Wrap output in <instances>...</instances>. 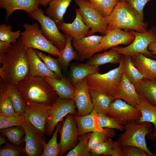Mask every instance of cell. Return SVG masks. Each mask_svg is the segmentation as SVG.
<instances>
[{
  "label": "cell",
  "mask_w": 156,
  "mask_h": 156,
  "mask_svg": "<svg viewBox=\"0 0 156 156\" xmlns=\"http://www.w3.org/2000/svg\"><path fill=\"white\" fill-rule=\"evenodd\" d=\"M26 50L29 68L28 75L44 78L49 77L61 79L49 69L36 50L31 48H27Z\"/></svg>",
  "instance_id": "d6986e66"
},
{
  "label": "cell",
  "mask_w": 156,
  "mask_h": 156,
  "mask_svg": "<svg viewBox=\"0 0 156 156\" xmlns=\"http://www.w3.org/2000/svg\"><path fill=\"white\" fill-rule=\"evenodd\" d=\"M44 78L55 91L59 98L73 99L75 87L67 79L64 77L61 79L49 77Z\"/></svg>",
  "instance_id": "603a6c76"
},
{
  "label": "cell",
  "mask_w": 156,
  "mask_h": 156,
  "mask_svg": "<svg viewBox=\"0 0 156 156\" xmlns=\"http://www.w3.org/2000/svg\"><path fill=\"white\" fill-rule=\"evenodd\" d=\"M12 46V44L10 43L0 40V55L7 53Z\"/></svg>",
  "instance_id": "c3c4849f"
},
{
  "label": "cell",
  "mask_w": 156,
  "mask_h": 156,
  "mask_svg": "<svg viewBox=\"0 0 156 156\" xmlns=\"http://www.w3.org/2000/svg\"><path fill=\"white\" fill-rule=\"evenodd\" d=\"M96 117L99 126L101 128H112L120 131L124 130V126L120 124L114 118L107 115L97 113Z\"/></svg>",
  "instance_id": "7bdbcfd3"
},
{
  "label": "cell",
  "mask_w": 156,
  "mask_h": 156,
  "mask_svg": "<svg viewBox=\"0 0 156 156\" xmlns=\"http://www.w3.org/2000/svg\"><path fill=\"white\" fill-rule=\"evenodd\" d=\"M10 25L3 23L0 25V40L10 43L16 41L21 36L20 30L12 31Z\"/></svg>",
  "instance_id": "60d3db41"
},
{
  "label": "cell",
  "mask_w": 156,
  "mask_h": 156,
  "mask_svg": "<svg viewBox=\"0 0 156 156\" xmlns=\"http://www.w3.org/2000/svg\"><path fill=\"white\" fill-rule=\"evenodd\" d=\"M25 120L29 122L43 135H46V125L51 106L29 101L25 102Z\"/></svg>",
  "instance_id": "8fae6325"
},
{
  "label": "cell",
  "mask_w": 156,
  "mask_h": 156,
  "mask_svg": "<svg viewBox=\"0 0 156 156\" xmlns=\"http://www.w3.org/2000/svg\"><path fill=\"white\" fill-rule=\"evenodd\" d=\"M120 0H116V1L117 2H118Z\"/></svg>",
  "instance_id": "11a10c76"
},
{
  "label": "cell",
  "mask_w": 156,
  "mask_h": 156,
  "mask_svg": "<svg viewBox=\"0 0 156 156\" xmlns=\"http://www.w3.org/2000/svg\"><path fill=\"white\" fill-rule=\"evenodd\" d=\"M133 85L142 98L156 107V80L143 78Z\"/></svg>",
  "instance_id": "484cf974"
},
{
  "label": "cell",
  "mask_w": 156,
  "mask_h": 156,
  "mask_svg": "<svg viewBox=\"0 0 156 156\" xmlns=\"http://www.w3.org/2000/svg\"><path fill=\"white\" fill-rule=\"evenodd\" d=\"M0 114H18L15 111L6 89L5 82L1 78L0 84Z\"/></svg>",
  "instance_id": "836d02e7"
},
{
  "label": "cell",
  "mask_w": 156,
  "mask_h": 156,
  "mask_svg": "<svg viewBox=\"0 0 156 156\" xmlns=\"http://www.w3.org/2000/svg\"><path fill=\"white\" fill-rule=\"evenodd\" d=\"M36 51L50 70L60 78L64 77L60 65L57 59L52 57L49 54L47 55L37 51Z\"/></svg>",
  "instance_id": "b9f144b4"
},
{
  "label": "cell",
  "mask_w": 156,
  "mask_h": 156,
  "mask_svg": "<svg viewBox=\"0 0 156 156\" xmlns=\"http://www.w3.org/2000/svg\"><path fill=\"white\" fill-rule=\"evenodd\" d=\"M135 38V36L130 31L115 28L109 31L103 36L100 45L103 50H105L120 44L128 45Z\"/></svg>",
  "instance_id": "e0dca14e"
},
{
  "label": "cell",
  "mask_w": 156,
  "mask_h": 156,
  "mask_svg": "<svg viewBox=\"0 0 156 156\" xmlns=\"http://www.w3.org/2000/svg\"><path fill=\"white\" fill-rule=\"evenodd\" d=\"M82 19L90 28V36L99 32L103 35L108 32L105 17L88 0H75Z\"/></svg>",
  "instance_id": "ba28073f"
},
{
  "label": "cell",
  "mask_w": 156,
  "mask_h": 156,
  "mask_svg": "<svg viewBox=\"0 0 156 156\" xmlns=\"http://www.w3.org/2000/svg\"><path fill=\"white\" fill-rule=\"evenodd\" d=\"M122 57V55L119 53L116 50L111 48L108 51L94 55L89 59L87 63L98 67L108 63L119 64Z\"/></svg>",
  "instance_id": "f546056e"
},
{
  "label": "cell",
  "mask_w": 156,
  "mask_h": 156,
  "mask_svg": "<svg viewBox=\"0 0 156 156\" xmlns=\"http://www.w3.org/2000/svg\"><path fill=\"white\" fill-rule=\"evenodd\" d=\"M20 126L25 134L23 139L25 143L23 152L27 156H42L47 143L46 138L35 127L24 120Z\"/></svg>",
  "instance_id": "30bf717a"
},
{
  "label": "cell",
  "mask_w": 156,
  "mask_h": 156,
  "mask_svg": "<svg viewBox=\"0 0 156 156\" xmlns=\"http://www.w3.org/2000/svg\"><path fill=\"white\" fill-rule=\"evenodd\" d=\"M75 12L76 17L72 23L64 22L57 26L59 29L64 34L71 36L73 40L75 41L90 36V29L83 21L78 9L76 8Z\"/></svg>",
  "instance_id": "ac0fdd59"
},
{
  "label": "cell",
  "mask_w": 156,
  "mask_h": 156,
  "mask_svg": "<svg viewBox=\"0 0 156 156\" xmlns=\"http://www.w3.org/2000/svg\"><path fill=\"white\" fill-rule=\"evenodd\" d=\"M93 110L97 114L107 115L111 103L114 97L94 90H90Z\"/></svg>",
  "instance_id": "f1b7e54d"
},
{
  "label": "cell",
  "mask_w": 156,
  "mask_h": 156,
  "mask_svg": "<svg viewBox=\"0 0 156 156\" xmlns=\"http://www.w3.org/2000/svg\"><path fill=\"white\" fill-rule=\"evenodd\" d=\"M103 36L92 35L72 41L80 60L90 58L95 54L103 51L100 45Z\"/></svg>",
  "instance_id": "2e32d148"
},
{
  "label": "cell",
  "mask_w": 156,
  "mask_h": 156,
  "mask_svg": "<svg viewBox=\"0 0 156 156\" xmlns=\"http://www.w3.org/2000/svg\"><path fill=\"white\" fill-rule=\"evenodd\" d=\"M105 17L109 15L116 5V0H88Z\"/></svg>",
  "instance_id": "ab89813d"
},
{
  "label": "cell",
  "mask_w": 156,
  "mask_h": 156,
  "mask_svg": "<svg viewBox=\"0 0 156 156\" xmlns=\"http://www.w3.org/2000/svg\"><path fill=\"white\" fill-rule=\"evenodd\" d=\"M23 148L21 145L17 146L10 143L4 144L0 149V156H18L23 152Z\"/></svg>",
  "instance_id": "f6af8a7d"
},
{
  "label": "cell",
  "mask_w": 156,
  "mask_h": 156,
  "mask_svg": "<svg viewBox=\"0 0 156 156\" xmlns=\"http://www.w3.org/2000/svg\"><path fill=\"white\" fill-rule=\"evenodd\" d=\"M122 146L111 138L96 144L90 150L92 156H122Z\"/></svg>",
  "instance_id": "d4e9b609"
},
{
  "label": "cell",
  "mask_w": 156,
  "mask_h": 156,
  "mask_svg": "<svg viewBox=\"0 0 156 156\" xmlns=\"http://www.w3.org/2000/svg\"><path fill=\"white\" fill-rule=\"evenodd\" d=\"M62 121L57 124L50 140L45 146L42 156H57L60 150L59 143L57 142V135Z\"/></svg>",
  "instance_id": "f35d334b"
},
{
  "label": "cell",
  "mask_w": 156,
  "mask_h": 156,
  "mask_svg": "<svg viewBox=\"0 0 156 156\" xmlns=\"http://www.w3.org/2000/svg\"><path fill=\"white\" fill-rule=\"evenodd\" d=\"M155 156H156V151L155 152V153H154Z\"/></svg>",
  "instance_id": "db71d44e"
},
{
  "label": "cell",
  "mask_w": 156,
  "mask_h": 156,
  "mask_svg": "<svg viewBox=\"0 0 156 156\" xmlns=\"http://www.w3.org/2000/svg\"><path fill=\"white\" fill-rule=\"evenodd\" d=\"M122 156H148L142 148L133 146L122 147Z\"/></svg>",
  "instance_id": "7dc6e473"
},
{
  "label": "cell",
  "mask_w": 156,
  "mask_h": 156,
  "mask_svg": "<svg viewBox=\"0 0 156 156\" xmlns=\"http://www.w3.org/2000/svg\"><path fill=\"white\" fill-rule=\"evenodd\" d=\"M91 133L79 136L77 145L70 151L65 156H92L88 146V140Z\"/></svg>",
  "instance_id": "d590c367"
},
{
  "label": "cell",
  "mask_w": 156,
  "mask_h": 156,
  "mask_svg": "<svg viewBox=\"0 0 156 156\" xmlns=\"http://www.w3.org/2000/svg\"><path fill=\"white\" fill-rule=\"evenodd\" d=\"M40 5L44 6H46L52 0H38Z\"/></svg>",
  "instance_id": "816d5d0a"
},
{
  "label": "cell",
  "mask_w": 156,
  "mask_h": 156,
  "mask_svg": "<svg viewBox=\"0 0 156 156\" xmlns=\"http://www.w3.org/2000/svg\"><path fill=\"white\" fill-rule=\"evenodd\" d=\"M129 4L136 12L141 19L143 21V9L146 3L152 0H122Z\"/></svg>",
  "instance_id": "bcb514c9"
},
{
  "label": "cell",
  "mask_w": 156,
  "mask_h": 156,
  "mask_svg": "<svg viewBox=\"0 0 156 156\" xmlns=\"http://www.w3.org/2000/svg\"><path fill=\"white\" fill-rule=\"evenodd\" d=\"M98 66L85 64L78 63L72 65L70 68V77L74 86L91 74L99 73Z\"/></svg>",
  "instance_id": "83f0119b"
},
{
  "label": "cell",
  "mask_w": 156,
  "mask_h": 156,
  "mask_svg": "<svg viewBox=\"0 0 156 156\" xmlns=\"http://www.w3.org/2000/svg\"><path fill=\"white\" fill-rule=\"evenodd\" d=\"M97 113L93 110L86 115L75 116L79 136L83 134L97 131H101L103 128L98 125L96 117Z\"/></svg>",
  "instance_id": "cb8c5ba5"
},
{
  "label": "cell",
  "mask_w": 156,
  "mask_h": 156,
  "mask_svg": "<svg viewBox=\"0 0 156 156\" xmlns=\"http://www.w3.org/2000/svg\"><path fill=\"white\" fill-rule=\"evenodd\" d=\"M0 132L7 137L10 143L17 146L21 145L25 134L24 129L20 126L0 129Z\"/></svg>",
  "instance_id": "8d00e7d4"
},
{
  "label": "cell",
  "mask_w": 156,
  "mask_h": 156,
  "mask_svg": "<svg viewBox=\"0 0 156 156\" xmlns=\"http://www.w3.org/2000/svg\"><path fill=\"white\" fill-rule=\"evenodd\" d=\"M7 143L5 139L2 135L0 136V145L2 146L3 144H5Z\"/></svg>",
  "instance_id": "f5cc1de1"
},
{
  "label": "cell",
  "mask_w": 156,
  "mask_h": 156,
  "mask_svg": "<svg viewBox=\"0 0 156 156\" xmlns=\"http://www.w3.org/2000/svg\"><path fill=\"white\" fill-rule=\"evenodd\" d=\"M152 123L139 120L129 122L125 125L124 133H121L117 140L122 146H133L143 150L148 156H155L147 147L145 138L153 131Z\"/></svg>",
  "instance_id": "277c9868"
},
{
  "label": "cell",
  "mask_w": 156,
  "mask_h": 156,
  "mask_svg": "<svg viewBox=\"0 0 156 156\" xmlns=\"http://www.w3.org/2000/svg\"><path fill=\"white\" fill-rule=\"evenodd\" d=\"M25 120L24 116L19 115L0 114V129L20 126Z\"/></svg>",
  "instance_id": "ee69618b"
},
{
  "label": "cell",
  "mask_w": 156,
  "mask_h": 156,
  "mask_svg": "<svg viewBox=\"0 0 156 156\" xmlns=\"http://www.w3.org/2000/svg\"><path fill=\"white\" fill-rule=\"evenodd\" d=\"M40 5L38 0H0V7L6 11V21L16 10H24L28 14L39 8Z\"/></svg>",
  "instance_id": "44dd1931"
},
{
  "label": "cell",
  "mask_w": 156,
  "mask_h": 156,
  "mask_svg": "<svg viewBox=\"0 0 156 156\" xmlns=\"http://www.w3.org/2000/svg\"><path fill=\"white\" fill-rule=\"evenodd\" d=\"M107 115L123 125L129 122L139 120L141 114L135 107L119 98H116L110 104Z\"/></svg>",
  "instance_id": "5bb4252c"
},
{
  "label": "cell",
  "mask_w": 156,
  "mask_h": 156,
  "mask_svg": "<svg viewBox=\"0 0 156 156\" xmlns=\"http://www.w3.org/2000/svg\"><path fill=\"white\" fill-rule=\"evenodd\" d=\"M131 57L134 66L144 78L156 80V60L142 53H137Z\"/></svg>",
  "instance_id": "7402d4cb"
},
{
  "label": "cell",
  "mask_w": 156,
  "mask_h": 156,
  "mask_svg": "<svg viewBox=\"0 0 156 156\" xmlns=\"http://www.w3.org/2000/svg\"><path fill=\"white\" fill-rule=\"evenodd\" d=\"M1 78L15 85L28 75L29 68L26 48L19 38L6 53L0 55Z\"/></svg>",
  "instance_id": "6da1fadb"
},
{
  "label": "cell",
  "mask_w": 156,
  "mask_h": 156,
  "mask_svg": "<svg viewBox=\"0 0 156 156\" xmlns=\"http://www.w3.org/2000/svg\"><path fill=\"white\" fill-rule=\"evenodd\" d=\"M135 107L140 111L141 114V117L139 121L153 123L154 126L153 131H156V107L151 105L142 97L139 104Z\"/></svg>",
  "instance_id": "1f68e13d"
},
{
  "label": "cell",
  "mask_w": 156,
  "mask_h": 156,
  "mask_svg": "<svg viewBox=\"0 0 156 156\" xmlns=\"http://www.w3.org/2000/svg\"><path fill=\"white\" fill-rule=\"evenodd\" d=\"M76 107L73 99L58 97L51 106L46 125V135L49 136L53 134L57 124L62 122L63 118L68 114L76 115Z\"/></svg>",
  "instance_id": "7c38bea8"
},
{
  "label": "cell",
  "mask_w": 156,
  "mask_h": 156,
  "mask_svg": "<svg viewBox=\"0 0 156 156\" xmlns=\"http://www.w3.org/2000/svg\"><path fill=\"white\" fill-rule=\"evenodd\" d=\"M31 18L36 20L40 25V30L44 36L56 47L61 50L64 47L66 42V34L62 33L54 21L46 15L42 10L39 8L28 13Z\"/></svg>",
  "instance_id": "9c48e42d"
},
{
  "label": "cell",
  "mask_w": 156,
  "mask_h": 156,
  "mask_svg": "<svg viewBox=\"0 0 156 156\" xmlns=\"http://www.w3.org/2000/svg\"><path fill=\"white\" fill-rule=\"evenodd\" d=\"M73 0H52L45 10L46 15L51 18L57 25L64 22L63 17Z\"/></svg>",
  "instance_id": "4316f807"
},
{
  "label": "cell",
  "mask_w": 156,
  "mask_h": 156,
  "mask_svg": "<svg viewBox=\"0 0 156 156\" xmlns=\"http://www.w3.org/2000/svg\"><path fill=\"white\" fill-rule=\"evenodd\" d=\"M65 34L66 37V45L63 49L60 50L57 59L60 65L64 70L67 69L72 61L78 57L77 53L74 50L72 46L73 37L68 34Z\"/></svg>",
  "instance_id": "4dcf8cb0"
},
{
  "label": "cell",
  "mask_w": 156,
  "mask_h": 156,
  "mask_svg": "<svg viewBox=\"0 0 156 156\" xmlns=\"http://www.w3.org/2000/svg\"><path fill=\"white\" fill-rule=\"evenodd\" d=\"M122 66L123 73L133 84L144 78L143 76L134 66L131 56L122 55Z\"/></svg>",
  "instance_id": "d6a6232c"
},
{
  "label": "cell",
  "mask_w": 156,
  "mask_h": 156,
  "mask_svg": "<svg viewBox=\"0 0 156 156\" xmlns=\"http://www.w3.org/2000/svg\"><path fill=\"white\" fill-rule=\"evenodd\" d=\"M23 27L24 30L21 32L19 38L26 48L36 49L58 56L60 50L44 36L37 23H25Z\"/></svg>",
  "instance_id": "8992f818"
},
{
  "label": "cell",
  "mask_w": 156,
  "mask_h": 156,
  "mask_svg": "<svg viewBox=\"0 0 156 156\" xmlns=\"http://www.w3.org/2000/svg\"><path fill=\"white\" fill-rule=\"evenodd\" d=\"M5 84L8 92L11 99L15 112L20 116H24L26 110L25 102L19 94L14 85L6 82Z\"/></svg>",
  "instance_id": "e575fe53"
},
{
  "label": "cell",
  "mask_w": 156,
  "mask_h": 156,
  "mask_svg": "<svg viewBox=\"0 0 156 156\" xmlns=\"http://www.w3.org/2000/svg\"><path fill=\"white\" fill-rule=\"evenodd\" d=\"M114 97L120 99L134 107L139 104L142 98L137 92L133 84L123 73Z\"/></svg>",
  "instance_id": "ffe728a7"
},
{
  "label": "cell",
  "mask_w": 156,
  "mask_h": 156,
  "mask_svg": "<svg viewBox=\"0 0 156 156\" xmlns=\"http://www.w3.org/2000/svg\"><path fill=\"white\" fill-rule=\"evenodd\" d=\"M58 132L60 135V150L62 156L74 148L78 142L79 135L75 115L68 114L62 122Z\"/></svg>",
  "instance_id": "4fadbf2b"
},
{
  "label": "cell",
  "mask_w": 156,
  "mask_h": 156,
  "mask_svg": "<svg viewBox=\"0 0 156 156\" xmlns=\"http://www.w3.org/2000/svg\"><path fill=\"white\" fill-rule=\"evenodd\" d=\"M105 18L108 31L115 28L140 32L148 30L147 23L142 21L135 10L122 0L117 2L110 14Z\"/></svg>",
  "instance_id": "3957f363"
},
{
  "label": "cell",
  "mask_w": 156,
  "mask_h": 156,
  "mask_svg": "<svg viewBox=\"0 0 156 156\" xmlns=\"http://www.w3.org/2000/svg\"><path fill=\"white\" fill-rule=\"evenodd\" d=\"M116 135L113 129L105 128L101 131L92 133L88 140V146L90 150L97 144L114 137Z\"/></svg>",
  "instance_id": "74e56055"
},
{
  "label": "cell",
  "mask_w": 156,
  "mask_h": 156,
  "mask_svg": "<svg viewBox=\"0 0 156 156\" xmlns=\"http://www.w3.org/2000/svg\"><path fill=\"white\" fill-rule=\"evenodd\" d=\"M14 85L25 102L32 101L52 106L58 98L43 77L28 75Z\"/></svg>",
  "instance_id": "7a4b0ae2"
},
{
  "label": "cell",
  "mask_w": 156,
  "mask_h": 156,
  "mask_svg": "<svg viewBox=\"0 0 156 156\" xmlns=\"http://www.w3.org/2000/svg\"><path fill=\"white\" fill-rule=\"evenodd\" d=\"M155 56H156V55H155Z\"/></svg>",
  "instance_id": "9f6ffc18"
},
{
  "label": "cell",
  "mask_w": 156,
  "mask_h": 156,
  "mask_svg": "<svg viewBox=\"0 0 156 156\" xmlns=\"http://www.w3.org/2000/svg\"><path fill=\"white\" fill-rule=\"evenodd\" d=\"M130 32L135 36L133 41L125 47L116 46L111 48L116 50L119 54L131 56L138 53H142L147 57L152 59L156 58L148 49V45L156 41V27H152L147 31L140 32L131 30Z\"/></svg>",
  "instance_id": "52a82bcc"
},
{
  "label": "cell",
  "mask_w": 156,
  "mask_h": 156,
  "mask_svg": "<svg viewBox=\"0 0 156 156\" xmlns=\"http://www.w3.org/2000/svg\"><path fill=\"white\" fill-rule=\"evenodd\" d=\"M148 49L153 55H156V41L152 42L148 45Z\"/></svg>",
  "instance_id": "681fc988"
},
{
  "label": "cell",
  "mask_w": 156,
  "mask_h": 156,
  "mask_svg": "<svg viewBox=\"0 0 156 156\" xmlns=\"http://www.w3.org/2000/svg\"><path fill=\"white\" fill-rule=\"evenodd\" d=\"M148 139L153 141H156V131L153 132L148 133L146 135Z\"/></svg>",
  "instance_id": "f907efd6"
},
{
  "label": "cell",
  "mask_w": 156,
  "mask_h": 156,
  "mask_svg": "<svg viewBox=\"0 0 156 156\" xmlns=\"http://www.w3.org/2000/svg\"><path fill=\"white\" fill-rule=\"evenodd\" d=\"M123 73L122 58L117 68L105 73L90 74L86 79L90 90H95L114 97Z\"/></svg>",
  "instance_id": "5b68a950"
},
{
  "label": "cell",
  "mask_w": 156,
  "mask_h": 156,
  "mask_svg": "<svg viewBox=\"0 0 156 156\" xmlns=\"http://www.w3.org/2000/svg\"><path fill=\"white\" fill-rule=\"evenodd\" d=\"M73 100L77 108L78 116H83L90 113L93 110L90 89L86 77L76 84Z\"/></svg>",
  "instance_id": "9a60e30c"
}]
</instances>
